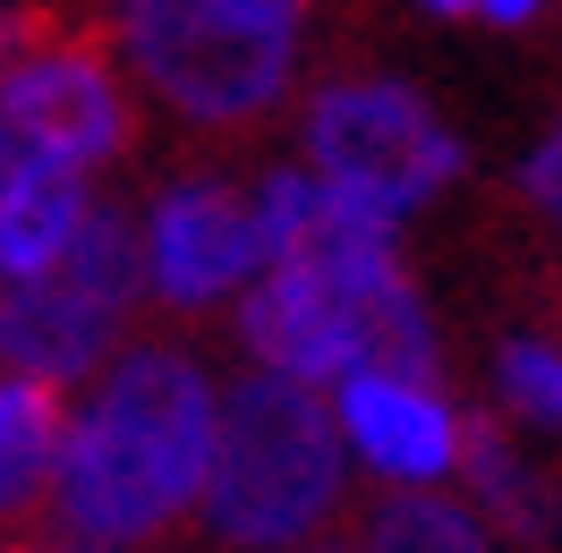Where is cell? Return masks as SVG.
Segmentation results:
<instances>
[{"label": "cell", "mask_w": 562, "mask_h": 553, "mask_svg": "<svg viewBox=\"0 0 562 553\" xmlns=\"http://www.w3.org/2000/svg\"><path fill=\"white\" fill-rule=\"evenodd\" d=\"M350 485V435L316 383L256 366L222 392V443L205 477V537L222 553L316 545Z\"/></svg>", "instance_id": "obj_3"}, {"label": "cell", "mask_w": 562, "mask_h": 553, "mask_svg": "<svg viewBox=\"0 0 562 553\" xmlns=\"http://www.w3.org/2000/svg\"><path fill=\"white\" fill-rule=\"evenodd\" d=\"M239 341L256 366L299 383H435V315L392 256V222L350 196H333L316 230L239 298Z\"/></svg>", "instance_id": "obj_2"}, {"label": "cell", "mask_w": 562, "mask_h": 553, "mask_svg": "<svg viewBox=\"0 0 562 553\" xmlns=\"http://www.w3.org/2000/svg\"><path fill=\"white\" fill-rule=\"evenodd\" d=\"M60 553H69V545H60Z\"/></svg>", "instance_id": "obj_19"}, {"label": "cell", "mask_w": 562, "mask_h": 553, "mask_svg": "<svg viewBox=\"0 0 562 553\" xmlns=\"http://www.w3.org/2000/svg\"><path fill=\"white\" fill-rule=\"evenodd\" d=\"M137 290H145V239L111 205H94V222L77 230V247L52 273L0 290V375L35 383L94 375L137 307Z\"/></svg>", "instance_id": "obj_5"}, {"label": "cell", "mask_w": 562, "mask_h": 553, "mask_svg": "<svg viewBox=\"0 0 562 553\" xmlns=\"http://www.w3.org/2000/svg\"><path fill=\"white\" fill-rule=\"evenodd\" d=\"M128 69L196 128H247L290 94L299 26L256 0H120Z\"/></svg>", "instance_id": "obj_4"}, {"label": "cell", "mask_w": 562, "mask_h": 553, "mask_svg": "<svg viewBox=\"0 0 562 553\" xmlns=\"http://www.w3.org/2000/svg\"><path fill=\"white\" fill-rule=\"evenodd\" d=\"M520 188H528V205H537V213H554V222H562V120L537 137V154L520 162Z\"/></svg>", "instance_id": "obj_15"}, {"label": "cell", "mask_w": 562, "mask_h": 553, "mask_svg": "<svg viewBox=\"0 0 562 553\" xmlns=\"http://www.w3.org/2000/svg\"><path fill=\"white\" fill-rule=\"evenodd\" d=\"M256 9H265V18H281V26H299V18H307V0H256Z\"/></svg>", "instance_id": "obj_17"}, {"label": "cell", "mask_w": 562, "mask_h": 553, "mask_svg": "<svg viewBox=\"0 0 562 553\" xmlns=\"http://www.w3.org/2000/svg\"><path fill=\"white\" fill-rule=\"evenodd\" d=\"M494 383H503V400H512L520 417L562 426V341H554V332H520V341H503Z\"/></svg>", "instance_id": "obj_14"}, {"label": "cell", "mask_w": 562, "mask_h": 553, "mask_svg": "<svg viewBox=\"0 0 562 553\" xmlns=\"http://www.w3.org/2000/svg\"><path fill=\"white\" fill-rule=\"evenodd\" d=\"M307 171H316L333 196L401 222L409 205H426V196L460 171V145L409 86L350 77V86H324L316 111H307Z\"/></svg>", "instance_id": "obj_6"}, {"label": "cell", "mask_w": 562, "mask_h": 553, "mask_svg": "<svg viewBox=\"0 0 562 553\" xmlns=\"http://www.w3.org/2000/svg\"><path fill=\"white\" fill-rule=\"evenodd\" d=\"M358 553H494V537L477 528V511H460V503H443V494L401 485V494H384V503L367 511Z\"/></svg>", "instance_id": "obj_13"}, {"label": "cell", "mask_w": 562, "mask_h": 553, "mask_svg": "<svg viewBox=\"0 0 562 553\" xmlns=\"http://www.w3.org/2000/svg\"><path fill=\"white\" fill-rule=\"evenodd\" d=\"M137 239H145V290L171 315H205L222 298H247L273 273L265 230H256V196H239L231 179H171Z\"/></svg>", "instance_id": "obj_7"}, {"label": "cell", "mask_w": 562, "mask_h": 553, "mask_svg": "<svg viewBox=\"0 0 562 553\" xmlns=\"http://www.w3.org/2000/svg\"><path fill=\"white\" fill-rule=\"evenodd\" d=\"M435 18H460V9H486V0H426Z\"/></svg>", "instance_id": "obj_18"}, {"label": "cell", "mask_w": 562, "mask_h": 553, "mask_svg": "<svg viewBox=\"0 0 562 553\" xmlns=\"http://www.w3.org/2000/svg\"><path fill=\"white\" fill-rule=\"evenodd\" d=\"M460 477L477 485V503L503 519V537H512V545H554V528H562L554 485H546L520 451L503 443V426H494V417H460Z\"/></svg>", "instance_id": "obj_12"}, {"label": "cell", "mask_w": 562, "mask_h": 553, "mask_svg": "<svg viewBox=\"0 0 562 553\" xmlns=\"http://www.w3.org/2000/svg\"><path fill=\"white\" fill-rule=\"evenodd\" d=\"M86 222H94L86 179L60 171L52 154H35V145L0 120V290L52 273V264L77 247Z\"/></svg>", "instance_id": "obj_10"}, {"label": "cell", "mask_w": 562, "mask_h": 553, "mask_svg": "<svg viewBox=\"0 0 562 553\" xmlns=\"http://www.w3.org/2000/svg\"><path fill=\"white\" fill-rule=\"evenodd\" d=\"M213 443H222V392L171 341L120 349L94 392L69 409L60 477H52V537L69 553H137L205 511Z\"/></svg>", "instance_id": "obj_1"}, {"label": "cell", "mask_w": 562, "mask_h": 553, "mask_svg": "<svg viewBox=\"0 0 562 553\" xmlns=\"http://www.w3.org/2000/svg\"><path fill=\"white\" fill-rule=\"evenodd\" d=\"M0 120L60 171H103L128 145V94L94 43H35L0 69Z\"/></svg>", "instance_id": "obj_8"}, {"label": "cell", "mask_w": 562, "mask_h": 553, "mask_svg": "<svg viewBox=\"0 0 562 553\" xmlns=\"http://www.w3.org/2000/svg\"><path fill=\"white\" fill-rule=\"evenodd\" d=\"M341 400V435L350 451L392 485H435L460 469V417L443 409L435 383H409V375H350L333 383Z\"/></svg>", "instance_id": "obj_9"}, {"label": "cell", "mask_w": 562, "mask_h": 553, "mask_svg": "<svg viewBox=\"0 0 562 553\" xmlns=\"http://www.w3.org/2000/svg\"><path fill=\"white\" fill-rule=\"evenodd\" d=\"M60 443H69L60 383L0 375V519H26L35 503H52V477H60Z\"/></svg>", "instance_id": "obj_11"}, {"label": "cell", "mask_w": 562, "mask_h": 553, "mask_svg": "<svg viewBox=\"0 0 562 553\" xmlns=\"http://www.w3.org/2000/svg\"><path fill=\"white\" fill-rule=\"evenodd\" d=\"M537 9H546V0H486V18H494V26H528Z\"/></svg>", "instance_id": "obj_16"}]
</instances>
